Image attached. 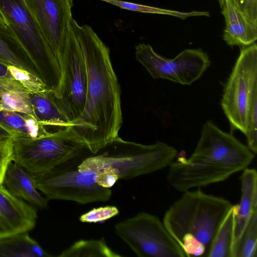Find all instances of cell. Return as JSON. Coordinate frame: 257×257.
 Masks as SVG:
<instances>
[{
    "label": "cell",
    "instance_id": "6da1fadb",
    "mask_svg": "<svg viewBox=\"0 0 257 257\" xmlns=\"http://www.w3.org/2000/svg\"><path fill=\"white\" fill-rule=\"evenodd\" d=\"M71 24L81 47L87 70L85 103L70 127L92 154L118 136L122 124L120 87L108 47L90 26Z\"/></svg>",
    "mask_w": 257,
    "mask_h": 257
},
{
    "label": "cell",
    "instance_id": "7a4b0ae2",
    "mask_svg": "<svg viewBox=\"0 0 257 257\" xmlns=\"http://www.w3.org/2000/svg\"><path fill=\"white\" fill-rule=\"evenodd\" d=\"M232 204L200 188L186 191L166 212L163 223L187 255L205 256Z\"/></svg>",
    "mask_w": 257,
    "mask_h": 257
},
{
    "label": "cell",
    "instance_id": "3957f363",
    "mask_svg": "<svg viewBox=\"0 0 257 257\" xmlns=\"http://www.w3.org/2000/svg\"><path fill=\"white\" fill-rule=\"evenodd\" d=\"M177 156V150L164 142L147 145L118 136L97 153H89L78 167L80 171L95 172L110 168L119 179H129L168 167Z\"/></svg>",
    "mask_w": 257,
    "mask_h": 257
},
{
    "label": "cell",
    "instance_id": "277c9868",
    "mask_svg": "<svg viewBox=\"0 0 257 257\" xmlns=\"http://www.w3.org/2000/svg\"><path fill=\"white\" fill-rule=\"evenodd\" d=\"M0 22L12 29L33 61L42 81L57 94L61 78L57 57L24 0H0Z\"/></svg>",
    "mask_w": 257,
    "mask_h": 257
},
{
    "label": "cell",
    "instance_id": "5b68a950",
    "mask_svg": "<svg viewBox=\"0 0 257 257\" xmlns=\"http://www.w3.org/2000/svg\"><path fill=\"white\" fill-rule=\"evenodd\" d=\"M90 152L87 149L49 171L31 174L38 190L48 200H69L81 204L109 201L112 191L96 183V172L78 170L79 164Z\"/></svg>",
    "mask_w": 257,
    "mask_h": 257
},
{
    "label": "cell",
    "instance_id": "8992f818",
    "mask_svg": "<svg viewBox=\"0 0 257 257\" xmlns=\"http://www.w3.org/2000/svg\"><path fill=\"white\" fill-rule=\"evenodd\" d=\"M13 162L30 174L49 171L88 149L70 126L47 136H13Z\"/></svg>",
    "mask_w": 257,
    "mask_h": 257
},
{
    "label": "cell",
    "instance_id": "52a82bcc",
    "mask_svg": "<svg viewBox=\"0 0 257 257\" xmlns=\"http://www.w3.org/2000/svg\"><path fill=\"white\" fill-rule=\"evenodd\" d=\"M257 97V45L241 47L223 90L221 106L231 132L245 135L248 113Z\"/></svg>",
    "mask_w": 257,
    "mask_h": 257
},
{
    "label": "cell",
    "instance_id": "ba28073f",
    "mask_svg": "<svg viewBox=\"0 0 257 257\" xmlns=\"http://www.w3.org/2000/svg\"><path fill=\"white\" fill-rule=\"evenodd\" d=\"M57 56L61 78L58 92L54 95L71 124L84 109L87 81L84 58L71 23Z\"/></svg>",
    "mask_w": 257,
    "mask_h": 257
},
{
    "label": "cell",
    "instance_id": "9c48e42d",
    "mask_svg": "<svg viewBox=\"0 0 257 257\" xmlns=\"http://www.w3.org/2000/svg\"><path fill=\"white\" fill-rule=\"evenodd\" d=\"M114 232L139 257H187L155 215L140 212L116 223Z\"/></svg>",
    "mask_w": 257,
    "mask_h": 257
},
{
    "label": "cell",
    "instance_id": "30bf717a",
    "mask_svg": "<svg viewBox=\"0 0 257 257\" xmlns=\"http://www.w3.org/2000/svg\"><path fill=\"white\" fill-rule=\"evenodd\" d=\"M135 56L154 79H164L190 85L199 79L211 61L201 49H187L173 59L163 57L149 44L135 46Z\"/></svg>",
    "mask_w": 257,
    "mask_h": 257
},
{
    "label": "cell",
    "instance_id": "8fae6325",
    "mask_svg": "<svg viewBox=\"0 0 257 257\" xmlns=\"http://www.w3.org/2000/svg\"><path fill=\"white\" fill-rule=\"evenodd\" d=\"M190 157L206 160L236 173L247 168L255 154L232 133L223 132L208 120L203 124L200 138Z\"/></svg>",
    "mask_w": 257,
    "mask_h": 257
},
{
    "label": "cell",
    "instance_id": "7c38bea8",
    "mask_svg": "<svg viewBox=\"0 0 257 257\" xmlns=\"http://www.w3.org/2000/svg\"><path fill=\"white\" fill-rule=\"evenodd\" d=\"M24 1L57 56L73 19V0Z\"/></svg>",
    "mask_w": 257,
    "mask_h": 257
},
{
    "label": "cell",
    "instance_id": "4fadbf2b",
    "mask_svg": "<svg viewBox=\"0 0 257 257\" xmlns=\"http://www.w3.org/2000/svg\"><path fill=\"white\" fill-rule=\"evenodd\" d=\"M36 209L0 185V239L29 232L35 226Z\"/></svg>",
    "mask_w": 257,
    "mask_h": 257
},
{
    "label": "cell",
    "instance_id": "5bb4252c",
    "mask_svg": "<svg viewBox=\"0 0 257 257\" xmlns=\"http://www.w3.org/2000/svg\"><path fill=\"white\" fill-rule=\"evenodd\" d=\"M225 21L223 39L230 46L245 47L257 40V26L229 0L220 5Z\"/></svg>",
    "mask_w": 257,
    "mask_h": 257
},
{
    "label": "cell",
    "instance_id": "9a60e30c",
    "mask_svg": "<svg viewBox=\"0 0 257 257\" xmlns=\"http://www.w3.org/2000/svg\"><path fill=\"white\" fill-rule=\"evenodd\" d=\"M3 184L17 198L40 208L48 206L49 200L39 193L32 175L14 162L7 169Z\"/></svg>",
    "mask_w": 257,
    "mask_h": 257
},
{
    "label": "cell",
    "instance_id": "2e32d148",
    "mask_svg": "<svg viewBox=\"0 0 257 257\" xmlns=\"http://www.w3.org/2000/svg\"><path fill=\"white\" fill-rule=\"evenodd\" d=\"M30 97L34 116L49 132V128L55 132L70 126L51 90L30 93Z\"/></svg>",
    "mask_w": 257,
    "mask_h": 257
},
{
    "label": "cell",
    "instance_id": "e0dca14e",
    "mask_svg": "<svg viewBox=\"0 0 257 257\" xmlns=\"http://www.w3.org/2000/svg\"><path fill=\"white\" fill-rule=\"evenodd\" d=\"M242 171L240 177V201L236 204L235 215L234 241L242 233L252 214L257 211L256 171L247 167Z\"/></svg>",
    "mask_w": 257,
    "mask_h": 257
},
{
    "label": "cell",
    "instance_id": "ac0fdd59",
    "mask_svg": "<svg viewBox=\"0 0 257 257\" xmlns=\"http://www.w3.org/2000/svg\"><path fill=\"white\" fill-rule=\"evenodd\" d=\"M0 62L25 70L40 79L33 61L13 31L1 22Z\"/></svg>",
    "mask_w": 257,
    "mask_h": 257
},
{
    "label": "cell",
    "instance_id": "d6986e66",
    "mask_svg": "<svg viewBox=\"0 0 257 257\" xmlns=\"http://www.w3.org/2000/svg\"><path fill=\"white\" fill-rule=\"evenodd\" d=\"M0 124L13 136L37 138L51 133L37 120L34 115L8 109L1 102Z\"/></svg>",
    "mask_w": 257,
    "mask_h": 257
},
{
    "label": "cell",
    "instance_id": "ffe728a7",
    "mask_svg": "<svg viewBox=\"0 0 257 257\" xmlns=\"http://www.w3.org/2000/svg\"><path fill=\"white\" fill-rule=\"evenodd\" d=\"M40 244L28 234L18 233L0 239V257H50Z\"/></svg>",
    "mask_w": 257,
    "mask_h": 257
},
{
    "label": "cell",
    "instance_id": "44dd1931",
    "mask_svg": "<svg viewBox=\"0 0 257 257\" xmlns=\"http://www.w3.org/2000/svg\"><path fill=\"white\" fill-rule=\"evenodd\" d=\"M30 94L14 78L0 77V102L6 108L34 115Z\"/></svg>",
    "mask_w": 257,
    "mask_h": 257
},
{
    "label": "cell",
    "instance_id": "7402d4cb",
    "mask_svg": "<svg viewBox=\"0 0 257 257\" xmlns=\"http://www.w3.org/2000/svg\"><path fill=\"white\" fill-rule=\"evenodd\" d=\"M236 204L232 205L218 229L207 253V257H232Z\"/></svg>",
    "mask_w": 257,
    "mask_h": 257
},
{
    "label": "cell",
    "instance_id": "603a6c76",
    "mask_svg": "<svg viewBox=\"0 0 257 257\" xmlns=\"http://www.w3.org/2000/svg\"><path fill=\"white\" fill-rule=\"evenodd\" d=\"M59 257H120L121 255L112 250L104 238L99 239H81L75 242L62 251Z\"/></svg>",
    "mask_w": 257,
    "mask_h": 257
},
{
    "label": "cell",
    "instance_id": "cb8c5ba5",
    "mask_svg": "<svg viewBox=\"0 0 257 257\" xmlns=\"http://www.w3.org/2000/svg\"><path fill=\"white\" fill-rule=\"evenodd\" d=\"M257 211L251 215L240 236L232 246V257H256Z\"/></svg>",
    "mask_w": 257,
    "mask_h": 257
},
{
    "label": "cell",
    "instance_id": "d4e9b609",
    "mask_svg": "<svg viewBox=\"0 0 257 257\" xmlns=\"http://www.w3.org/2000/svg\"><path fill=\"white\" fill-rule=\"evenodd\" d=\"M117 6L121 9L142 13L154 14L173 16L182 20L195 16L209 17L208 12L193 11L189 12L159 8L121 0H99Z\"/></svg>",
    "mask_w": 257,
    "mask_h": 257
},
{
    "label": "cell",
    "instance_id": "484cf974",
    "mask_svg": "<svg viewBox=\"0 0 257 257\" xmlns=\"http://www.w3.org/2000/svg\"><path fill=\"white\" fill-rule=\"evenodd\" d=\"M8 69L12 77L19 81L30 93L49 90L40 79L25 70L13 65H8Z\"/></svg>",
    "mask_w": 257,
    "mask_h": 257
},
{
    "label": "cell",
    "instance_id": "4316f807",
    "mask_svg": "<svg viewBox=\"0 0 257 257\" xmlns=\"http://www.w3.org/2000/svg\"><path fill=\"white\" fill-rule=\"evenodd\" d=\"M247 147L254 154L257 153V97L255 98L249 107L247 128L245 134Z\"/></svg>",
    "mask_w": 257,
    "mask_h": 257
},
{
    "label": "cell",
    "instance_id": "83f0119b",
    "mask_svg": "<svg viewBox=\"0 0 257 257\" xmlns=\"http://www.w3.org/2000/svg\"><path fill=\"white\" fill-rule=\"evenodd\" d=\"M119 214L118 209L114 206L94 208L82 214L79 220L82 222L97 223L110 219Z\"/></svg>",
    "mask_w": 257,
    "mask_h": 257
},
{
    "label": "cell",
    "instance_id": "f1b7e54d",
    "mask_svg": "<svg viewBox=\"0 0 257 257\" xmlns=\"http://www.w3.org/2000/svg\"><path fill=\"white\" fill-rule=\"evenodd\" d=\"M13 159V137L0 138V185H4L6 172Z\"/></svg>",
    "mask_w": 257,
    "mask_h": 257
},
{
    "label": "cell",
    "instance_id": "f546056e",
    "mask_svg": "<svg viewBox=\"0 0 257 257\" xmlns=\"http://www.w3.org/2000/svg\"><path fill=\"white\" fill-rule=\"evenodd\" d=\"M96 183L100 186L110 189L119 180L114 171L110 168H104L96 171Z\"/></svg>",
    "mask_w": 257,
    "mask_h": 257
},
{
    "label": "cell",
    "instance_id": "4dcf8cb0",
    "mask_svg": "<svg viewBox=\"0 0 257 257\" xmlns=\"http://www.w3.org/2000/svg\"><path fill=\"white\" fill-rule=\"evenodd\" d=\"M243 12L249 20L257 26V0H244Z\"/></svg>",
    "mask_w": 257,
    "mask_h": 257
},
{
    "label": "cell",
    "instance_id": "1f68e13d",
    "mask_svg": "<svg viewBox=\"0 0 257 257\" xmlns=\"http://www.w3.org/2000/svg\"><path fill=\"white\" fill-rule=\"evenodd\" d=\"M0 77H12L8 69V65L1 62H0Z\"/></svg>",
    "mask_w": 257,
    "mask_h": 257
},
{
    "label": "cell",
    "instance_id": "d6a6232c",
    "mask_svg": "<svg viewBox=\"0 0 257 257\" xmlns=\"http://www.w3.org/2000/svg\"><path fill=\"white\" fill-rule=\"evenodd\" d=\"M13 135L8 130L0 124V138L13 137Z\"/></svg>",
    "mask_w": 257,
    "mask_h": 257
},
{
    "label": "cell",
    "instance_id": "836d02e7",
    "mask_svg": "<svg viewBox=\"0 0 257 257\" xmlns=\"http://www.w3.org/2000/svg\"><path fill=\"white\" fill-rule=\"evenodd\" d=\"M238 9L243 11V8L244 0H229ZM219 5L223 2V0H218Z\"/></svg>",
    "mask_w": 257,
    "mask_h": 257
}]
</instances>
